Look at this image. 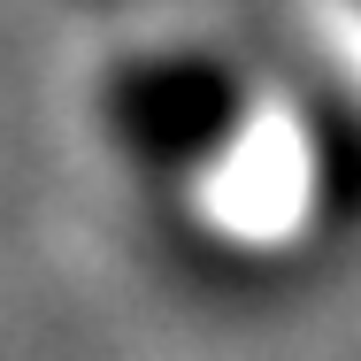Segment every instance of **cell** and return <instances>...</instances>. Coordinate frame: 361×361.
<instances>
[{"label":"cell","instance_id":"obj_1","mask_svg":"<svg viewBox=\"0 0 361 361\" xmlns=\"http://www.w3.org/2000/svg\"><path fill=\"white\" fill-rule=\"evenodd\" d=\"M131 139L154 154H192V146H216L231 123V77L216 62H154L131 77Z\"/></svg>","mask_w":361,"mask_h":361}]
</instances>
